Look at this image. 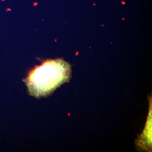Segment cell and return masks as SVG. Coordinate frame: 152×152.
<instances>
[{"label":"cell","mask_w":152,"mask_h":152,"mask_svg":"<svg viewBox=\"0 0 152 152\" xmlns=\"http://www.w3.org/2000/svg\"><path fill=\"white\" fill-rule=\"evenodd\" d=\"M70 74V66L64 60H48L30 73L26 84L32 96H46L67 81Z\"/></svg>","instance_id":"6da1fadb"}]
</instances>
